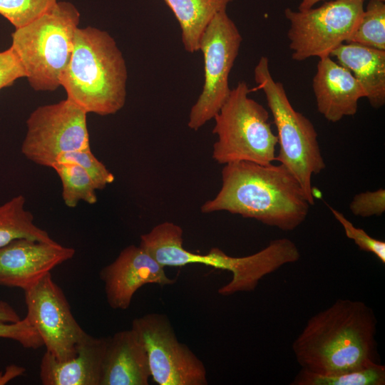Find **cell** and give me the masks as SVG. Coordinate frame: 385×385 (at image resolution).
Returning <instances> with one entry per match:
<instances>
[{
    "label": "cell",
    "instance_id": "cell-1",
    "mask_svg": "<svg viewBox=\"0 0 385 385\" xmlns=\"http://www.w3.org/2000/svg\"><path fill=\"white\" fill-rule=\"evenodd\" d=\"M376 324L364 302L337 299L309 319L292 344L296 360L302 369L324 376L379 362Z\"/></svg>",
    "mask_w": 385,
    "mask_h": 385
},
{
    "label": "cell",
    "instance_id": "cell-2",
    "mask_svg": "<svg viewBox=\"0 0 385 385\" xmlns=\"http://www.w3.org/2000/svg\"><path fill=\"white\" fill-rule=\"evenodd\" d=\"M222 185L203 213L227 211L283 231L306 220L311 206L299 183L282 164L242 161L224 165Z\"/></svg>",
    "mask_w": 385,
    "mask_h": 385
},
{
    "label": "cell",
    "instance_id": "cell-3",
    "mask_svg": "<svg viewBox=\"0 0 385 385\" xmlns=\"http://www.w3.org/2000/svg\"><path fill=\"white\" fill-rule=\"evenodd\" d=\"M139 246L165 267L202 264L230 272L231 280L218 289L225 297L255 291L265 276L300 257L297 245L285 237L272 240L265 248L244 257L230 256L217 247L205 255L193 253L183 247V228L171 222L160 223L142 235Z\"/></svg>",
    "mask_w": 385,
    "mask_h": 385
},
{
    "label": "cell",
    "instance_id": "cell-4",
    "mask_svg": "<svg viewBox=\"0 0 385 385\" xmlns=\"http://www.w3.org/2000/svg\"><path fill=\"white\" fill-rule=\"evenodd\" d=\"M127 78L125 61L114 38L95 27H78L61 78L67 98L88 113L115 114L125 105Z\"/></svg>",
    "mask_w": 385,
    "mask_h": 385
},
{
    "label": "cell",
    "instance_id": "cell-5",
    "mask_svg": "<svg viewBox=\"0 0 385 385\" xmlns=\"http://www.w3.org/2000/svg\"><path fill=\"white\" fill-rule=\"evenodd\" d=\"M80 21L77 8L57 1L30 23L15 29L11 48L36 91H53L71 59Z\"/></svg>",
    "mask_w": 385,
    "mask_h": 385
},
{
    "label": "cell",
    "instance_id": "cell-6",
    "mask_svg": "<svg viewBox=\"0 0 385 385\" xmlns=\"http://www.w3.org/2000/svg\"><path fill=\"white\" fill-rule=\"evenodd\" d=\"M257 88L262 90L277 131L279 150L275 160L296 178L310 205L314 204L312 177L326 164L311 120L291 104L283 84L272 77L269 59L262 56L254 69Z\"/></svg>",
    "mask_w": 385,
    "mask_h": 385
},
{
    "label": "cell",
    "instance_id": "cell-7",
    "mask_svg": "<svg viewBox=\"0 0 385 385\" xmlns=\"http://www.w3.org/2000/svg\"><path fill=\"white\" fill-rule=\"evenodd\" d=\"M252 90L240 81L214 117L217 136L212 157L218 164L247 161L267 165L275 160L277 137L267 110L249 97Z\"/></svg>",
    "mask_w": 385,
    "mask_h": 385
},
{
    "label": "cell",
    "instance_id": "cell-8",
    "mask_svg": "<svg viewBox=\"0 0 385 385\" xmlns=\"http://www.w3.org/2000/svg\"><path fill=\"white\" fill-rule=\"evenodd\" d=\"M364 9V0H331L304 11L285 9L292 59L331 56L334 50L348 41Z\"/></svg>",
    "mask_w": 385,
    "mask_h": 385
},
{
    "label": "cell",
    "instance_id": "cell-9",
    "mask_svg": "<svg viewBox=\"0 0 385 385\" xmlns=\"http://www.w3.org/2000/svg\"><path fill=\"white\" fill-rule=\"evenodd\" d=\"M227 9L218 12L202 34L199 51L204 58L202 92L192 106L188 126L197 130L214 118L231 92L229 76L238 56L242 35Z\"/></svg>",
    "mask_w": 385,
    "mask_h": 385
},
{
    "label": "cell",
    "instance_id": "cell-10",
    "mask_svg": "<svg viewBox=\"0 0 385 385\" xmlns=\"http://www.w3.org/2000/svg\"><path fill=\"white\" fill-rule=\"evenodd\" d=\"M87 113L67 98L38 106L26 120L22 153L36 164L51 168L63 154L90 148Z\"/></svg>",
    "mask_w": 385,
    "mask_h": 385
},
{
    "label": "cell",
    "instance_id": "cell-11",
    "mask_svg": "<svg viewBox=\"0 0 385 385\" xmlns=\"http://www.w3.org/2000/svg\"><path fill=\"white\" fill-rule=\"evenodd\" d=\"M131 329L148 354L151 378L159 385H207L203 362L178 341L168 317L149 313L135 318Z\"/></svg>",
    "mask_w": 385,
    "mask_h": 385
},
{
    "label": "cell",
    "instance_id": "cell-12",
    "mask_svg": "<svg viewBox=\"0 0 385 385\" xmlns=\"http://www.w3.org/2000/svg\"><path fill=\"white\" fill-rule=\"evenodd\" d=\"M24 292L26 317L39 334L46 352L59 361L75 356L88 334L74 318L65 294L51 272Z\"/></svg>",
    "mask_w": 385,
    "mask_h": 385
},
{
    "label": "cell",
    "instance_id": "cell-13",
    "mask_svg": "<svg viewBox=\"0 0 385 385\" xmlns=\"http://www.w3.org/2000/svg\"><path fill=\"white\" fill-rule=\"evenodd\" d=\"M106 297L113 309H127L135 293L148 284L172 285L175 279L167 276L165 267L141 247L124 248L116 259L100 272Z\"/></svg>",
    "mask_w": 385,
    "mask_h": 385
},
{
    "label": "cell",
    "instance_id": "cell-14",
    "mask_svg": "<svg viewBox=\"0 0 385 385\" xmlns=\"http://www.w3.org/2000/svg\"><path fill=\"white\" fill-rule=\"evenodd\" d=\"M74 254L56 241L14 240L0 247V285L25 290Z\"/></svg>",
    "mask_w": 385,
    "mask_h": 385
},
{
    "label": "cell",
    "instance_id": "cell-15",
    "mask_svg": "<svg viewBox=\"0 0 385 385\" xmlns=\"http://www.w3.org/2000/svg\"><path fill=\"white\" fill-rule=\"evenodd\" d=\"M312 88L319 113L332 123L355 115L359 101L366 97L351 73L331 56L319 58Z\"/></svg>",
    "mask_w": 385,
    "mask_h": 385
},
{
    "label": "cell",
    "instance_id": "cell-16",
    "mask_svg": "<svg viewBox=\"0 0 385 385\" xmlns=\"http://www.w3.org/2000/svg\"><path fill=\"white\" fill-rule=\"evenodd\" d=\"M108 340L109 337L88 334L75 356L65 361H59L46 351L40 363L42 384L100 385Z\"/></svg>",
    "mask_w": 385,
    "mask_h": 385
},
{
    "label": "cell",
    "instance_id": "cell-17",
    "mask_svg": "<svg viewBox=\"0 0 385 385\" xmlns=\"http://www.w3.org/2000/svg\"><path fill=\"white\" fill-rule=\"evenodd\" d=\"M150 377L147 351L132 329L109 337L100 385H148Z\"/></svg>",
    "mask_w": 385,
    "mask_h": 385
},
{
    "label": "cell",
    "instance_id": "cell-18",
    "mask_svg": "<svg viewBox=\"0 0 385 385\" xmlns=\"http://www.w3.org/2000/svg\"><path fill=\"white\" fill-rule=\"evenodd\" d=\"M331 56L349 70L364 88L371 107L385 104V51L344 43Z\"/></svg>",
    "mask_w": 385,
    "mask_h": 385
},
{
    "label": "cell",
    "instance_id": "cell-19",
    "mask_svg": "<svg viewBox=\"0 0 385 385\" xmlns=\"http://www.w3.org/2000/svg\"><path fill=\"white\" fill-rule=\"evenodd\" d=\"M174 13L181 29L183 46L189 53L199 51L207 25L232 0H164Z\"/></svg>",
    "mask_w": 385,
    "mask_h": 385
},
{
    "label": "cell",
    "instance_id": "cell-20",
    "mask_svg": "<svg viewBox=\"0 0 385 385\" xmlns=\"http://www.w3.org/2000/svg\"><path fill=\"white\" fill-rule=\"evenodd\" d=\"M25 197L19 195L0 205V247L21 238L55 241L34 223L33 215L25 209Z\"/></svg>",
    "mask_w": 385,
    "mask_h": 385
},
{
    "label": "cell",
    "instance_id": "cell-21",
    "mask_svg": "<svg viewBox=\"0 0 385 385\" xmlns=\"http://www.w3.org/2000/svg\"><path fill=\"white\" fill-rule=\"evenodd\" d=\"M292 385H384L385 366L379 362L340 373L324 376L301 369Z\"/></svg>",
    "mask_w": 385,
    "mask_h": 385
},
{
    "label": "cell",
    "instance_id": "cell-22",
    "mask_svg": "<svg viewBox=\"0 0 385 385\" xmlns=\"http://www.w3.org/2000/svg\"><path fill=\"white\" fill-rule=\"evenodd\" d=\"M62 183V197L68 207L83 200L93 205L97 202L96 188L86 171L73 163H56L51 167Z\"/></svg>",
    "mask_w": 385,
    "mask_h": 385
},
{
    "label": "cell",
    "instance_id": "cell-23",
    "mask_svg": "<svg viewBox=\"0 0 385 385\" xmlns=\"http://www.w3.org/2000/svg\"><path fill=\"white\" fill-rule=\"evenodd\" d=\"M346 43L385 51V1H369L358 25Z\"/></svg>",
    "mask_w": 385,
    "mask_h": 385
},
{
    "label": "cell",
    "instance_id": "cell-24",
    "mask_svg": "<svg viewBox=\"0 0 385 385\" xmlns=\"http://www.w3.org/2000/svg\"><path fill=\"white\" fill-rule=\"evenodd\" d=\"M58 0H0V15L15 29L30 23Z\"/></svg>",
    "mask_w": 385,
    "mask_h": 385
},
{
    "label": "cell",
    "instance_id": "cell-25",
    "mask_svg": "<svg viewBox=\"0 0 385 385\" xmlns=\"http://www.w3.org/2000/svg\"><path fill=\"white\" fill-rule=\"evenodd\" d=\"M56 163H73L80 165L90 175L97 190L112 183L115 177L92 153L91 148L61 155Z\"/></svg>",
    "mask_w": 385,
    "mask_h": 385
},
{
    "label": "cell",
    "instance_id": "cell-26",
    "mask_svg": "<svg viewBox=\"0 0 385 385\" xmlns=\"http://www.w3.org/2000/svg\"><path fill=\"white\" fill-rule=\"evenodd\" d=\"M334 218L344 228L346 236L352 240L360 250L372 253L383 264L385 263V242L368 235L363 229L356 227L339 211L327 205Z\"/></svg>",
    "mask_w": 385,
    "mask_h": 385
},
{
    "label": "cell",
    "instance_id": "cell-27",
    "mask_svg": "<svg viewBox=\"0 0 385 385\" xmlns=\"http://www.w3.org/2000/svg\"><path fill=\"white\" fill-rule=\"evenodd\" d=\"M0 338L14 340L25 349H38L43 341L26 317L14 323L0 322Z\"/></svg>",
    "mask_w": 385,
    "mask_h": 385
},
{
    "label": "cell",
    "instance_id": "cell-28",
    "mask_svg": "<svg viewBox=\"0 0 385 385\" xmlns=\"http://www.w3.org/2000/svg\"><path fill=\"white\" fill-rule=\"evenodd\" d=\"M349 209L357 217L381 216L385 212L384 188L356 194L349 204Z\"/></svg>",
    "mask_w": 385,
    "mask_h": 385
},
{
    "label": "cell",
    "instance_id": "cell-29",
    "mask_svg": "<svg viewBox=\"0 0 385 385\" xmlns=\"http://www.w3.org/2000/svg\"><path fill=\"white\" fill-rule=\"evenodd\" d=\"M21 78H26V73L14 50L10 47L0 51V90Z\"/></svg>",
    "mask_w": 385,
    "mask_h": 385
},
{
    "label": "cell",
    "instance_id": "cell-30",
    "mask_svg": "<svg viewBox=\"0 0 385 385\" xmlns=\"http://www.w3.org/2000/svg\"><path fill=\"white\" fill-rule=\"evenodd\" d=\"M25 368L16 364L8 365L4 371H0V385H5L15 378L22 376Z\"/></svg>",
    "mask_w": 385,
    "mask_h": 385
},
{
    "label": "cell",
    "instance_id": "cell-31",
    "mask_svg": "<svg viewBox=\"0 0 385 385\" xmlns=\"http://www.w3.org/2000/svg\"><path fill=\"white\" fill-rule=\"evenodd\" d=\"M21 319L7 302L0 300V322L14 323Z\"/></svg>",
    "mask_w": 385,
    "mask_h": 385
},
{
    "label": "cell",
    "instance_id": "cell-32",
    "mask_svg": "<svg viewBox=\"0 0 385 385\" xmlns=\"http://www.w3.org/2000/svg\"><path fill=\"white\" fill-rule=\"evenodd\" d=\"M321 1H323V0H302L299 5L298 10L304 11V10L310 9L312 7H314V6L317 3ZM383 1H385V0H383Z\"/></svg>",
    "mask_w": 385,
    "mask_h": 385
}]
</instances>
